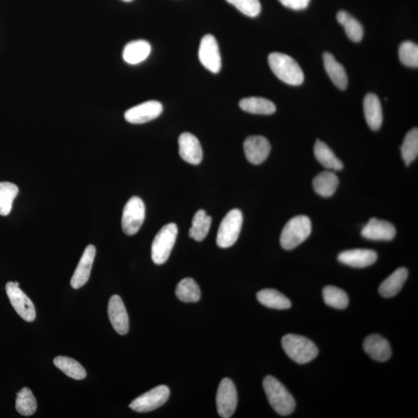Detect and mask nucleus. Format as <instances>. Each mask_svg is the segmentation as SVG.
Listing matches in <instances>:
<instances>
[{"label":"nucleus","instance_id":"obj_22","mask_svg":"<svg viewBox=\"0 0 418 418\" xmlns=\"http://www.w3.org/2000/svg\"><path fill=\"white\" fill-rule=\"evenodd\" d=\"M151 52L149 42L144 40H133L123 50L122 57L129 64H138L146 60Z\"/></svg>","mask_w":418,"mask_h":418},{"label":"nucleus","instance_id":"obj_8","mask_svg":"<svg viewBox=\"0 0 418 418\" xmlns=\"http://www.w3.org/2000/svg\"><path fill=\"white\" fill-rule=\"evenodd\" d=\"M5 291L12 306L23 320L32 322L36 319L34 304L21 289L18 282H8L5 285Z\"/></svg>","mask_w":418,"mask_h":418},{"label":"nucleus","instance_id":"obj_21","mask_svg":"<svg viewBox=\"0 0 418 418\" xmlns=\"http://www.w3.org/2000/svg\"><path fill=\"white\" fill-rule=\"evenodd\" d=\"M324 66H325L329 78L331 79L334 85L344 90L348 86V76L343 64L335 60L331 53L326 52L323 55Z\"/></svg>","mask_w":418,"mask_h":418},{"label":"nucleus","instance_id":"obj_4","mask_svg":"<svg viewBox=\"0 0 418 418\" xmlns=\"http://www.w3.org/2000/svg\"><path fill=\"white\" fill-rule=\"evenodd\" d=\"M311 222L308 216L298 215L287 222L280 235V245L285 250L296 248L309 237Z\"/></svg>","mask_w":418,"mask_h":418},{"label":"nucleus","instance_id":"obj_32","mask_svg":"<svg viewBox=\"0 0 418 418\" xmlns=\"http://www.w3.org/2000/svg\"><path fill=\"white\" fill-rule=\"evenodd\" d=\"M19 188L10 182H0V215L10 213L14 199L18 195Z\"/></svg>","mask_w":418,"mask_h":418},{"label":"nucleus","instance_id":"obj_35","mask_svg":"<svg viewBox=\"0 0 418 418\" xmlns=\"http://www.w3.org/2000/svg\"><path fill=\"white\" fill-rule=\"evenodd\" d=\"M402 155L406 166H409L418 155V129H412L406 135L402 146Z\"/></svg>","mask_w":418,"mask_h":418},{"label":"nucleus","instance_id":"obj_15","mask_svg":"<svg viewBox=\"0 0 418 418\" xmlns=\"http://www.w3.org/2000/svg\"><path fill=\"white\" fill-rule=\"evenodd\" d=\"M108 314L112 326L121 335L129 332V316L122 298L119 296H112L108 305Z\"/></svg>","mask_w":418,"mask_h":418},{"label":"nucleus","instance_id":"obj_36","mask_svg":"<svg viewBox=\"0 0 418 418\" xmlns=\"http://www.w3.org/2000/svg\"><path fill=\"white\" fill-rule=\"evenodd\" d=\"M400 60L404 66L410 68L418 67V47L412 41H405L400 46Z\"/></svg>","mask_w":418,"mask_h":418},{"label":"nucleus","instance_id":"obj_12","mask_svg":"<svg viewBox=\"0 0 418 418\" xmlns=\"http://www.w3.org/2000/svg\"><path fill=\"white\" fill-rule=\"evenodd\" d=\"M163 105L157 101H148L141 103L128 109L125 113V120L132 125H143L160 116Z\"/></svg>","mask_w":418,"mask_h":418},{"label":"nucleus","instance_id":"obj_16","mask_svg":"<svg viewBox=\"0 0 418 418\" xmlns=\"http://www.w3.org/2000/svg\"><path fill=\"white\" fill-rule=\"evenodd\" d=\"M96 253V247L93 245H88L82 254L77 268L70 280V285L74 289H79L83 287L91 274V270Z\"/></svg>","mask_w":418,"mask_h":418},{"label":"nucleus","instance_id":"obj_5","mask_svg":"<svg viewBox=\"0 0 418 418\" xmlns=\"http://www.w3.org/2000/svg\"><path fill=\"white\" fill-rule=\"evenodd\" d=\"M177 237L178 226L174 223L168 224L158 232L151 247V257L155 263L161 265L168 260Z\"/></svg>","mask_w":418,"mask_h":418},{"label":"nucleus","instance_id":"obj_2","mask_svg":"<svg viewBox=\"0 0 418 418\" xmlns=\"http://www.w3.org/2000/svg\"><path fill=\"white\" fill-rule=\"evenodd\" d=\"M263 389L273 409L281 416H287L296 408V400L285 387L274 376H267L263 382Z\"/></svg>","mask_w":418,"mask_h":418},{"label":"nucleus","instance_id":"obj_31","mask_svg":"<svg viewBox=\"0 0 418 418\" xmlns=\"http://www.w3.org/2000/svg\"><path fill=\"white\" fill-rule=\"evenodd\" d=\"M54 364L70 378L81 380L86 378V371L84 367L73 358L57 356L54 360Z\"/></svg>","mask_w":418,"mask_h":418},{"label":"nucleus","instance_id":"obj_34","mask_svg":"<svg viewBox=\"0 0 418 418\" xmlns=\"http://www.w3.org/2000/svg\"><path fill=\"white\" fill-rule=\"evenodd\" d=\"M323 298L325 303L330 307L337 309H345L348 307L349 298L347 293L334 286H327L323 289Z\"/></svg>","mask_w":418,"mask_h":418},{"label":"nucleus","instance_id":"obj_3","mask_svg":"<svg viewBox=\"0 0 418 418\" xmlns=\"http://www.w3.org/2000/svg\"><path fill=\"white\" fill-rule=\"evenodd\" d=\"M281 343L286 354L299 364L308 363L319 354V350L313 341L302 335H286L283 337Z\"/></svg>","mask_w":418,"mask_h":418},{"label":"nucleus","instance_id":"obj_30","mask_svg":"<svg viewBox=\"0 0 418 418\" xmlns=\"http://www.w3.org/2000/svg\"><path fill=\"white\" fill-rule=\"evenodd\" d=\"M211 218L206 214L203 209H200L193 217L192 225L190 231V237L198 242H201L209 232Z\"/></svg>","mask_w":418,"mask_h":418},{"label":"nucleus","instance_id":"obj_33","mask_svg":"<svg viewBox=\"0 0 418 418\" xmlns=\"http://www.w3.org/2000/svg\"><path fill=\"white\" fill-rule=\"evenodd\" d=\"M37 408V400L29 388H23L17 393L16 409L19 414L23 416H31L36 412Z\"/></svg>","mask_w":418,"mask_h":418},{"label":"nucleus","instance_id":"obj_23","mask_svg":"<svg viewBox=\"0 0 418 418\" xmlns=\"http://www.w3.org/2000/svg\"><path fill=\"white\" fill-rule=\"evenodd\" d=\"M408 276V270L400 267L395 270L391 275L382 283L379 287V292L382 297L392 298L395 296L407 280Z\"/></svg>","mask_w":418,"mask_h":418},{"label":"nucleus","instance_id":"obj_19","mask_svg":"<svg viewBox=\"0 0 418 418\" xmlns=\"http://www.w3.org/2000/svg\"><path fill=\"white\" fill-rule=\"evenodd\" d=\"M363 349L373 360L385 362L391 356V348L388 341L380 335H370L365 339Z\"/></svg>","mask_w":418,"mask_h":418},{"label":"nucleus","instance_id":"obj_1","mask_svg":"<svg viewBox=\"0 0 418 418\" xmlns=\"http://www.w3.org/2000/svg\"><path fill=\"white\" fill-rule=\"evenodd\" d=\"M268 62L274 74L285 83L301 86L304 80L303 70L298 62L289 55L274 52L268 57Z\"/></svg>","mask_w":418,"mask_h":418},{"label":"nucleus","instance_id":"obj_7","mask_svg":"<svg viewBox=\"0 0 418 418\" xmlns=\"http://www.w3.org/2000/svg\"><path fill=\"white\" fill-rule=\"evenodd\" d=\"M146 209L143 200L138 196L129 200L123 209L122 228L128 235L136 234L145 220Z\"/></svg>","mask_w":418,"mask_h":418},{"label":"nucleus","instance_id":"obj_13","mask_svg":"<svg viewBox=\"0 0 418 418\" xmlns=\"http://www.w3.org/2000/svg\"><path fill=\"white\" fill-rule=\"evenodd\" d=\"M244 148L247 160L258 166L267 160L272 146L264 137L251 136L244 141Z\"/></svg>","mask_w":418,"mask_h":418},{"label":"nucleus","instance_id":"obj_39","mask_svg":"<svg viewBox=\"0 0 418 418\" xmlns=\"http://www.w3.org/2000/svg\"><path fill=\"white\" fill-rule=\"evenodd\" d=\"M122 1H125V2H131V1H133V0H122Z\"/></svg>","mask_w":418,"mask_h":418},{"label":"nucleus","instance_id":"obj_9","mask_svg":"<svg viewBox=\"0 0 418 418\" xmlns=\"http://www.w3.org/2000/svg\"><path fill=\"white\" fill-rule=\"evenodd\" d=\"M170 390L167 386H158L135 399L129 408L139 413H146L161 407L168 402Z\"/></svg>","mask_w":418,"mask_h":418},{"label":"nucleus","instance_id":"obj_37","mask_svg":"<svg viewBox=\"0 0 418 418\" xmlns=\"http://www.w3.org/2000/svg\"><path fill=\"white\" fill-rule=\"evenodd\" d=\"M234 5L241 13L250 17H256L261 14V4L260 0H226Z\"/></svg>","mask_w":418,"mask_h":418},{"label":"nucleus","instance_id":"obj_14","mask_svg":"<svg viewBox=\"0 0 418 418\" xmlns=\"http://www.w3.org/2000/svg\"><path fill=\"white\" fill-rule=\"evenodd\" d=\"M179 155L187 163L198 166L203 161V152L198 139L190 133L181 134L179 139Z\"/></svg>","mask_w":418,"mask_h":418},{"label":"nucleus","instance_id":"obj_29","mask_svg":"<svg viewBox=\"0 0 418 418\" xmlns=\"http://www.w3.org/2000/svg\"><path fill=\"white\" fill-rule=\"evenodd\" d=\"M175 293L180 301L186 303L197 302L201 298V290L192 278L181 280L176 287Z\"/></svg>","mask_w":418,"mask_h":418},{"label":"nucleus","instance_id":"obj_17","mask_svg":"<svg viewBox=\"0 0 418 418\" xmlns=\"http://www.w3.org/2000/svg\"><path fill=\"white\" fill-rule=\"evenodd\" d=\"M365 239L369 240L391 241L396 235V228L389 222L372 218L361 232Z\"/></svg>","mask_w":418,"mask_h":418},{"label":"nucleus","instance_id":"obj_26","mask_svg":"<svg viewBox=\"0 0 418 418\" xmlns=\"http://www.w3.org/2000/svg\"><path fill=\"white\" fill-rule=\"evenodd\" d=\"M339 184L338 177L330 172H323L317 174L313 181L315 192L325 198L332 196L337 192Z\"/></svg>","mask_w":418,"mask_h":418},{"label":"nucleus","instance_id":"obj_11","mask_svg":"<svg viewBox=\"0 0 418 418\" xmlns=\"http://www.w3.org/2000/svg\"><path fill=\"white\" fill-rule=\"evenodd\" d=\"M199 60L203 66L213 73H219L222 58L219 44L213 35L207 34L202 39L198 51Z\"/></svg>","mask_w":418,"mask_h":418},{"label":"nucleus","instance_id":"obj_20","mask_svg":"<svg viewBox=\"0 0 418 418\" xmlns=\"http://www.w3.org/2000/svg\"><path fill=\"white\" fill-rule=\"evenodd\" d=\"M363 109L368 126L373 131H379L382 123V110L380 99L369 93L364 99Z\"/></svg>","mask_w":418,"mask_h":418},{"label":"nucleus","instance_id":"obj_6","mask_svg":"<svg viewBox=\"0 0 418 418\" xmlns=\"http://www.w3.org/2000/svg\"><path fill=\"white\" fill-rule=\"evenodd\" d=\"M243 221L242 211L237 209L228 211L218 231L216 243L220 248H228L237 242L242 228Z\"/></svg>","mask_w":418,"mask_h":418},{"label":"nucleus","instance_id":"obj_27","mask_svg":"<svg viewBox=\"0 0 418 418\" xmlns=\"http://www.w3.org/2000/svg\"><path fill=\"white\" fill-rule=\"evenodd\" d=\"M315 156L322 166L335 170H341L343 168V164L335 155L333 151L327 144L322 141H316L315 148Z\"/></svg>","mask_w":418,"mask_h":418},{"label":"nucleus","instance_id":"obj_38","mask_svg":"<svg viewBox=\"0 0 418 418\" xmlns=\"http://www.w3.org/2000/svg\"><path fill=\"white\" fill-rule=\"evenodd\" d=\"M279 1L287 8L302 10L309 7L311 0H279Z\"/></svg>","mask_w":418,"mask_h":418},{"label":"nucleus","instance_id":"obj_10","mask_svg":"<svg viewBox=\"0 0 418 418\" xmlns=\"http://www.w3.org/2000/svg\"><path fill=\"white\" fill-rule=\"evenodd\" d=\"M237 392L233 382L228 378L223 379L216 395L218 413L223 418L231 417L237 406Z\"/></svg>","mask_w":418,"mask_h":418},{"label":"nucleus","instance_id":"obj_18","mask_svg":"<svg viewBox=\"0 0 418 418\" xmlns=\"http://www.w3.org/2000/svg\"><path fill=\"white\" fill-rule=\"evenodd\" d=\"M338 260L347 266L363 268L370 266L378 260V253L371 250H346L339 253Z\"/></svg>","mask_w":418,"mask_h":418},{"label":"nucleus","instance_id":"obj_24","mask_svg":"<svg viewBox=\"0 0 418 418\" xmlns=\"http://www.w3.org/2000/svg\"><path fill=\"white\" fill-rule=\"evenodd\" d=\"M239 107L246 113L259 115H272L276 109L273 102L261 97L243 99L239 102Z\"/></svg>","mask_w":418,"mask_h":418},{"label":"nucleus","instance_id":"obj_25","mask_svg":"<svg viewBox=\"0 0 418 418\" xmlns=\"http://www.w3.org/2000/svg\"><path fill=\"white\" fill-rule=\"evenodd\" d=\"M257 298L259 302L270 309L285 310L291 307L290 300L274 289H263L259 291Z\"/></svg>","mask_w":418,"mask_h":418},{"label":"nucleus","instance_id":"obj_28","mask_svg":"<svg viewBox=\"0 0 418 418\" xmlns=\"http://www.w3.org/2000/svg\"><path fill=\"white\" fill-rule=\"evenodd\" d=\"M337 19L345 29L347 37L353 42H361L363 37V27L360 22L346 11L341 10L337 15Z\"/></svg>","mask_w":418,"mask_h":418}]
</instances>
